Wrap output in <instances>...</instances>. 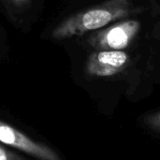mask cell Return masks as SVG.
Returning <instances> with one entry per match:
<instances>
[{
    "mask_svg": "<svg viewBox=\"0 0 160 160\" xmlns=\"http://www.w3.org/2000/svg\"><path fill=\"white\" fill-rule=\"evenodd\" d=\"M137 11L131 0H107L67 18L52 30V37L65 39L82 36L128 18Z\"/></svg>",
    "mask_w": 160,
    "mask_h": 160,
    "instance_id": "cell-1",
    "label": "cell"
},
{
    "mask_svg": "<svg viewBox=\"0 0 160 160\" xmlns=\"http://www.w3.org/2000/svg\"><path fill=\"white\" fill-rule=\"evenodd\" d=\"M141 23L136 20H124L103 29H98L88 38V43L97 50H123L136 38Z\"/></svg>",
    "mask_w": 160,
    "mask_h": 160,
    "instance_id": "cell-2",
    "label": "cell"
},
{
    "mask_svg": "<svg viewBox=\"0 0 160 160\" xmlns=\"http://www.w3.org/2000/svg\"><path fill=\"white\" fill-rule=\"evenodd\" d=\"M129 60V55L122 50H98L88 57L85 71L94 78L111 77L122 72Z\"/></svg>",
    "mask_w": 160,
    "mask_h": 160,
    "instance_id": "cell-3",
    "label": "cell"
},
{
    "mask_svg": "<svg viewBox=\"0 0 160 160\" xmlns=\"http://www.w3.org/2000/svg\"><path fill=\"white\" fill-rule=\"evenodd\" d=\"M0 143L16 148L38 159H59L58 155L50 147L33 141L28 136L2 121H0Z\"/></svg>",
    "mask_w": 160,
    "mask_h": 160,
    "instance_id": "cell-4",
    "label": "cell"
},
{
    "mask_svg": "<svg viewBox=\"0 0 160 160\" xmlns=\"http://www.w3.org/2000/svg\"><path fill=\"white\" fill-rule=\"evenodd\" d=\"M143 123L153 131L160 134V112L145 115L143 117Z\"/></svg>",
    "mask_w": 160,
    "mask_h": 160,
    "instance_id": "cell-5",
    "label": "cell"
},
{
    "mask_svg": "<svg viewBox=\"0 0 160 160\" xmlns=\"http://www.w3.org/2000/svg\"><path fill=\"white\" fill-rule=\"evenodd\" d=\"M24 158L0 144V160H22Z\"/></svg>",
    "mask_w": 160,
    "mask_h": 160,
    "instance_id": "cell-6",
    "label": "cell"
},
{
    "mask_svg": "<svg viewBox=\"0 0 160 160\" xmlns=\"http://www.w3.org/2000/svg\"><path fill=\"white\" fill-rule=\"evenodd\" d=\"M11 3H13L14 5H16V6H22V5H23L24 3H26L28 0H9Z\"/></svg>",
    "mask_w": 160,
    "mask_h": 160,
    "instance_id": "cell-7",
    "label": "cell"
}]
</instances>
